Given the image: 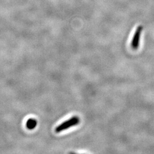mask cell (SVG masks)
Returning a JSON list of instances; mask_svg holds the SVG:
<instances>
[{
  "label": "cell",
  "instance_id": "obj_1",
  "mask_svg": "<svg viewBox=\"0 0 154 154\" xmlns=\"http://www.w3.org/2000/svg\"><path fill=\"white\" fill-rule=\"evenodd\" d=\"M80 122V119L77 116H74L66 121L63 122L55 128V131L57 133L62 132L72 127L77 126Z\"/></svg>",
  "mask_w": 154,
  "mask_h": 154
},
{
  "label": "cell",
  "instance_id": "obj_2",
  "mask_svg": "<svg viewBox=\"0 0 154 154\" xmlns=\"http://www.w3.org/2000/svg\"><path fill=\"white\" fill-rule=\"evenodd\" d=\"M142 30L143 27L142 26H139L134 34V37L132 38L131 42V46L134 49H137L139 46L140 39L141 37Z\"/></svg>",
  "mask_w": 154,
  "mask_h": 154
},
{
  "label": "cell",
  "instance_id": "obj_3",
  "mask_svg": "<svg viewBox=\"0 0 154 154\" xmlns=\"http://www.w3.org/2000/svg\"><path fill=\"white\" fill-rule=\"evenodd\" d=\"M37 125V122L35 119H29L26 123V127L29 130H33Z\"/></svg>",
  "mask_w": 154,
  "mask_h": 154
}]
</instances>
